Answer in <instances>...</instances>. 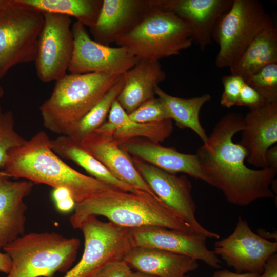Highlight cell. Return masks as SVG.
Instances as JSON below:
<instances>
[{
    "label": "cell",
    "mask_w": 277,
    "mask_h": 277,
    "mask_svg": "<svg viewBox=\"0 0 277 277\" xmlns=\"http://www.w3.org/2000/svg\"><path fill=\"white\" fill-rule=\"evenodd\" d=\"M84 238V251L80 261L63 277H91L107 264L123 260L132 248L129 229L92 215L79 228Z\"/></svg>",
    "instance_id": "9c48e42d"
},
{
    "label": "cell",
    "mask_w": 277,
    "mask_h": 277,
    "mask_svg": "<svg viewBox=\"0 0 277 277\" xmlns=\"http://www.w3.org/2000/svg\"><path fill=\"white\" fill-rule=\"evenodd\" d=\"M2 171L10 178L24 179L53 188H66L70 191L76 203L118 189L82 174L66 164L53 151L51 140L43 131L22 146L10 150Z\"/></svg>",
    "instance_id": "7a4b0ae2"
},
{
    "label": "cell",
    "mask_w": 277,
    "mask_h": 277,
    "mask_svg": "<svg viewBox=\"0 0 277 277\" xmlns=\"http://www.w3.org/2000/svg\"><path fill=\"white\" fill-rule=\"evenodd\" d=\"M266 103L257 91L245 82L241 88L236 106L247 107L250 110L260 107Z\"/></svg>",
    "instance_id": "d6a6232c"
},
{
    "label": "cell",
    "mask_w": 277,
    "mask_h": 277,
    "mask_svg": "<svg viewBox=\"0 0 277 277\" xmlns=\"http://www.w3.org/2000/svg\"><path fill=\"white\" fill-rule=\"evenodd\" d=\"M122 75L69 74L56 81L50 96L39 107L45 127L60 135H65L71 126L101 101Z\"/></svg>",
    "instance_id": "277c9868"
},
{
    "label": "cell",
    "mask_w": 277,
    "mask_h": 277,
    "mask_svg": "<svg viewBox=\"0 0 277 277\" xmlns=\"http://www.w3.org/2000/svg\"><path fill=\"white\" fill-rule=\"evenodd\" d=\"M266 161L269 167L277 169V145L268 149L265 154Z\"/></svg>",
    "instance_id": "74e56055"
},
{
    "label": "cell",
    "mask_w": 277,
    "mask_h": 277,
    "mask_svg": "<svg viewBox=\"0 0 277 277\" xmlns=\"http://www.w3.org/2000/svg\"><path fill=\"white\" fill-rule=\"evenodd\" d=\"M107 121L113 128V136L118 144L135 138L160 143L168 138L173 130L171 120L149 123L131 120L116 100L111 106Z\"/></svg>",
    "instance_id": "603a6c76"
},
{
    "label": "cell",
    "mask_w": 277,
    "mask_h": 277,
    "mask_svg": "<svg viewBox=\"0 0 277 277\" xmlns=\"http://www.w3.org/2000/svg\"><path fill=\"white\" fill-rule=\"evenodd\" d=\"M42 13L0 0V79L13 67L35 61Z\"/></svg>",
    "instance_id": "ba28073f"
},
{
    "label": "cell",
    "mask_w": 277,
    "mask_h": 277,
    "mask_svg": "<svg viewBox=\"0 0 277 277\" xmlns=\"http://www.w3.org/2000/svg\"><path fill=\"white\" fill-rule=\"evenodd\" d=\"M132 269L123 260L111 262L91 277H128Z\"/></svg>",
    "instance_id": "836d02e7"
},
{
    "label": "cell",
    "mask_w": 277,
    "mask_h": 277,
    "mask_svg": "<svg viewBox=\"0 0 277 277\" xmlns=\"http://www.w3.org/2000/svg\"><path fill=\"white\" fill-rule=\"evenodd\" d=\"M129 236L132 248L164 250L202 261L215 269L221 268L220 259L207 246V238L200 233L147 226L129 229Z\"/></svg>",
    "instance_id": "5bb4252c"
},
{
    "label": "cell",
    "mask_w": 277,
    "mask_h": 277,
    "mask_svg": "<svg viewBox=\"0 0 277 277\" xmlns=\"http://www.w3.org/2000/svg\"><path fill=\"white\" fill-rule=\"evenodd\" d=\"M161 0H103L95 25L94 41L109 46L135 28Z\"/></svg>",
    "instance_id": "2e32d148"
},
{
    "label": "cell",
    "mask_w": 277,
    "mask_h": 277,
    "mask_svg": "<svg viewBox=\"0 0 277 277\" xmlns=\"http://www.w3.org/2000/svg\"><path fill=\"white\" fill-rule=\"evenodd\" d=\"M131 269L155 277H184L197 269V260L164 250L133 247L123 259Z\"/></svg>",
    "instance_id": "44dd1931"
},
{
    "label": "cell",
    "mask_w": 277,
    "mask_h": 277,
    "mask_svg": "<svg viewBox=\"0 0 277 277\" xmlns=\"http://www.w3.org/2000/svg\"><path fill=\"white\" fill-rule=\"evenodd\" d=\"M51 144L53 151L56 154L74 162L92 177L123 191L136 192L140 190L117 179L104 164L70 137L61 135L51 140Z\"/></svg>",
    "instance_id": "d4e9b609"
},
{
    "label": "cell",
    "mask_w": 277,
    "mask_h": 277,
    "mask_svg": "<svg viewBox=\"0 0 277 277\" xmlns=\"http://www.w3.org/2000/svg\"><path fill=\"white\" fill-rule=\"evenodd\" d=\"M259 0H233L230 9L216 22L212 39L219 46L215 59L219 68H230L254 38L273 23Z\"/></svg>",
    "instance_id": "52a82bcc"
},
{
    "label": "cell",
    "mask_w": 277,
    "mask_h": 277,
    "mask_svg": "<svg viewBox=\"0 0 277 277\" xmlns=\"http://www.w3.org/2000/svg\"><path fill=\"white\" fill-rule=\"evenodd\" d=\"M233 0H168V7L190 27L193 43L202 50L212 43V33L219 18Z\"/></svg>",
    "instance_id": "ffe728a7"
},
{
    "label": "cell",
    "mask_w": 277,
    "mask_h": 277,
    "mask_svg": "<svg viewBox=\"0 0 277 277\" xmlns=\"http://www.w3.org/2000/svg\"><path fill=\"white\" fill-rule=\"evenodd\" d=\"M124 75V85L116 100L128 114L154 97L156 87L166 78L159 61L146 59L140 60Z\"/></svg>",
    "instance_id": "7402d4cb"
},
{
    "label": "cell",
    "mask_w": 277,
    "mask_h": 277,
    "mask_svg": "<svg viewBox=\"0 0 277 277\" xmlns=\"http://www.w3.org/2000/svg\"><path fill=\"white\" fill-rule=\"evenodd\" d=\"M244 126L242 114H226L195 153L208 184L220 189L229 203L239 206L274 197L271 185L277 173L276 169L270 167L255 170L245 165L246 150L240 142L233 141Z\"/></svg>",
    "instance_id": "6da1fadb"
},
{
    "label": "cell",
    "mask_w": 277,
    "mask_h": 277,
    "mask_svg": "<svg viewBox=\"0 0 277 277\" xmlns=\"http://www.w3.org/2000/svg\"><path fill=\"white\" fill-rule=\"evenodd\" d=\"M224 89L221 105L228 108L236 105L241 88L245 83L243 77L236 75H225L222 78Z\"/></svg>",
    "instance_id": "1f68e13d"
},
{
    "label": "cell",
    "mask_w": 277,
    "mask_h": 277,
    "mask_svg": "<svg viewBox=\"0 0 277 277\" xmlns=\"http://www.w3.org/2000/svg\"><path fill=\"white\" fill-rule=\"evenodd\" d=\"M74 211L69 221L74 229H79L85 219L94 215L104 216L114 224L127 229L159 226L195 232L188 224L173 214L157 196L141 190L108 191L76 203Z\"/></svg>",
    "instance_id": "3957f363"
},
{
    "label": "cell",
    "mask_w": 277,
    "mask_h": 277,
    "mask_svg": "<svg viewBox=\"0 0 277 277\" xmlns=\"http://www.w3.org/2000/svg\"><path fill=\"white\" fill-rule=\"evenodd\" d=\"M277 63V28L274 23L264 29L230 68L231 74L243 78Z\"/></svg>",
    "instance_id": "cb8c5ba5"
},
{
    "label": "cell",
    "mask_w": 277,
    "mask_h": 277,
    "mask_svg": "<svg viewBox=\"0 0 277 277\" xmlns=\"http://www.w3.org/2000/svg\"><path fill=\"white\" fill-rule=\"evenodd\" d=\"M26 141L15 130L13 112L4 111L0 105V169L5 167L8 152Z\"/></svg>",
    "instance_id": "f1b7e54d"
},
{
    "label": "cell",
    "mask_w": 277,
    "mask_h": 277,
    "mask_svg": "<svg viewBox=\"0 0 277 277\" xmlns=\"http://www.w3.org/2000/svg\"><path fill=\"white\" fill-rule=\"evenodd\" d=\"M244 123L239 142L247 151V162L260 169L269 167L265 154L277 142V102L250 109Z\"/></svg>",
    "instance_id": "e0dca14e"
},
{
    "label": "cell",
    "mask_w": 277,
    "mask_h": 277,
    "mask_svg": "<svg viewBox=\"0 0 277 277\" xmlns=\"http://www.w3.org/2000/svg\"><path fill=\"white\" fill-rule=\"evenodd\" d=\"M70 196L73 197L70 191L64 187L53 188L51 193V197L54 202Z\"/></svg>",
    "instance_id": "f35d334b"
},
{
    "label": "cell",
    "mask_w": 277,
    "mask_h": 277,
    "mask_svg": "<svg viewBox=\"0 0 277 277\" xmlns=\"http://www.w3.org/2000/svg\"><path fill=\"white\" fill-rule=\"evenodd\" d=\"M128 277H155L138 271H131Z\"/></svg>",
    "instance_id": "b9f144b4"
},
{
    "label": "cell",
    "mask_w": 277,
    "mask_h": 277,
    "mask_svg": "<svg viewBox=\"0 0 277 277\" xmlns=\"http://www.w3.org/2000/svg\"><path fill=\"white\" fill-rule=\"evenodd\" d=\"M128 115L131 120L141 123L171 120L163 103L155 97L146 101Z\"/></svg>",
    "instance_id": "4dcf8cb0"
},
{
    "label": "cell",
    "mask_w": 277,
    "mask_h": 277,
    "mask_svg": "<svg viewBox=\"0 0 277 277\" xmlns=\"http://www.w3.org/2000/svg\"><path fill=\"white\" fill-rule=\"evenodd\" d=\"M0 171V251L25 234L28 209L24 199L31 192L30 181H12Z\"/></svg>",
    "instance_id": "d6986e66"
},
{
    "label": "cell",
    "mask_w": 277,
    "mask_h": 277,
    "mask_svg": "<svg viewBox=\"0 0 277 277\" xmlns=\"http://www.w3.org/2000/svg\"><path fill=\"white\" fill-rule=\"evenodd\" d=\"M76 202L70 196L54 202L56 209L62 213H67L74 209Z\"/></svg>",
    "instance_id": "d590c367"
},
{
    "label": "cell",
    "mask_w": 277,
    "mask_h": 277,
    "mask_svg": "<svg viewBox=\"0 0 277 277\" xmlns=\"http://www.w3.org/2000/svg\"><path fill=\"white\" fill-rule=\"evenodd\" d=\"M128 154L140 159L166 172L184 173L209 184L200 168L195 154H185L147 139L135 138L119 144Z\"/></svg>",
    "instance_id": "ac0fdd59"
},
{
    "label": "cell",
    "mask_w": 277,
    "mask_h": 277,
    "mask_svg": "<svg viewBox=\"0 0 277 277\" xmlns=\"http://www.w3.org/2000/svg\"><path fill=\"white\" fill-rule=\"evenodd\" d=\"M168 2L161 0L135 28L118 39L116 45L139 60L152 61L177 55L190 48L193 44L191 30L168 8Z\"/></svg>",
    "instance_id": "8992f818"
},
{
    "label": "cell",
    "mask_w": 277,
    "mask_h": 277,
    "mask_svg": "<svg viewBox=\"0 0 277 277\" xmlns=\"http://www.w3.org/2000/svg\"><path fill=\"white\" fill-rule=\"evenodd\" d=\"M44 24L34 61L38 77L43 82L64 77L72 58L74 41L71 17L44 13Z\"/></svg>",
    "instance_id": "8fae6325"
},
{
    "label": "cell",
    "mask_w": 277,
    "mask_h": 277,
    "mask_svg": "<svg viewBox=\"0 0 277 277\" xmlns=\"http://www.w3.org/2000/svg\"><path fill=\"white\" fill-rule=\"evenodd\" d=\"M113 134V128L106 121L78 143L120 180L156 196L135 168L131 157L120 148Z\"/></svg>",
    "instance_id": "9a60e30c"
},
{
    "label": "cell",
    "mask_w": 277,
    "mask_h": 277,
    "mask_svg": "<svg viewBox=\"0 0 277 277\" xmlns=\"http://www.w3.org/2000/svg\"><path fill=\"white\" fill-rule=\"evenodd\" d=\"M12 262L10 256L6 253L0 251V272L8 274L12 267Z\"/></svg>",
    "instance_id": "ab89813d"
},
{
    "label": "cell",
    "mask_w": 277,
    "mask_h": 277,
    "mask_svg": "<svg viewBox=\"0 0 277 277\" xmlns=\"http://www.w3.org/2000/svg\"><path fill=\"white\" fill-rule=\"evenodd\" d=\"M258 234L265 239L268 240V238L274 239L276 241L277 234L276 232H274L270 234V232H267L264 229H259L257 231Z\"/></svg>",
    "instance_id": "60d3db41"
},
{
    "label": "cell",
    "mask_w": 277,
    "mask_h": 277,
    "mask_svg": "<svg viewBox=\"0 0 277 277\" xmlns=\"http://www.w3.org/2000/svg\"><path fill=\"white\" fill-rule=\"evenodd\" d=\"M80 246L78 238L55 232L24 234L3 248L12 262L6 277H54L57 272L66 273L72 267Z\"/></svg>",
    "instance_id": "5b68a950"
},
{
    "label": "cell",
    "mask_w": 277,
    "mask_h": 277,
    "mask_svg": "<svg viewBox=\"0 0 277 277\" xmlns=\"http://www.w3.org/2000/svg\"><path fill=\"white\" fill-rule=\"evenodd\" d=\"M4 94V91L3 87L0 85V98H2Z\"/></svg>",
    "instance_id": "7bdbcfd3"
},
{
    "label": "cell",
    "mask_w": 277,
    "mask_h": 277,
    "mask_svg": "<svg viewBox=\"0 0 277 277\" xmlns=\"http://www.w3.org/2000/svg\"><path fill=\"white\" fill-rule=\"evenodd\" d=\"M131 160L154 194L173 214L194 232L207 238H220L217 233L208 230L197 221L196 205L191 195L192 184L186 175L178 176L135 157Z\"/></svg>",
    "instance_id": "30bf717a"
},
{
    "label": "cell",
    "mask_w": 277,
    "mask_h": 277,
    "mask_svg": "<svg viewBox=\"0 0 277 277\" xmlns=\"http://www.w3.org/2000/svg\"><path fill=\"white\" fill-rule=\"evenodd\" d=\"M72 31L74 47L68 70L70 74L122 75L140 60L125 47H111L92 39L85 26L78 21L72 24Z\"/></svg>",
    "instance_id": "7c38bea8"
},
{
    "label": "cell",
    "mask_w": 277,
    "mask_h": 277,
    "mask_svg": "<svg viewBox=\"0 0 277 277\" xmlns=\"http://www.w3.org/2000/svg\"><path fill=\"white\" fill-rule=\"evenodd\" d=\"M21 7L41 13L74 17L85 27H93L100 14L103 0H12Z\"/></svg>",
    "instance_id": "484cf974"
},
{
    "label": "cell",
    "mask_w": 277,
    "mask_h": 277,
    "mask_svg": "<svg viewBox=\"0 0 277 277\" xmlns=\"http://www.w3.org/2000/svg\"><path fill=\"white\" fill-rule=\"evenodd\" d=\"M260 274L251 272L237 273L230 271L228 269L216 271L212 277H260Z\"/></svg>",
    "instance_id": "8d00e7d4"
},
{
    "label": "cell",
    "mask_w": 277,
    "mask_h": 277,
    "mask_svg": "<svg viewBox=\"0 0 277 277\" xmlns=\"http://www.w3.org/2000/svg\"><path fill=\"white\" fill-rule=\"evenodd\" d=\"M184 277H190V276H186V275H185V276H184Z\"/></svg>",
    "instance_id": "ee69618b"
},
{
    "label": "cell",
    "mask_w": 277,
    "mask_h": 277,
    "mask_svg": "<svg viewBox=\"0 0 277 277\" xmlns=\"http://www.w3.org/2000/svg\"><path fill=\"white\" fill-rule=\"evenodd\" d=\"M237 273L261 274L266 261L277 252V242H272L255 233L241 216L233 232L216 241L212 250Z\"/></svg>",
    "instance_id": "4fadbf2b"
},
{
    "label": "cell",
    "mask_w": 277,
    "mask_h": 277,
    "mask_svg": "<svg viewBox=\"0 0 277 277\" xmlns=\"http://www.w3.org/2000/svg\"><path fill=\"white\" fill-rule=\"evenodd\" d=\"M260 277H277V254L271 255L265 262Z\"/></svg>",
    "instance_id": "e575fe53"
},
{
    "label": "cell",
    "mask_w": 277,
    "mask_h": 277,
    "mask_svg": "<svg viewBox=\"0 0 277 277\" xmlns=\"http://www.w3.org/2000/svg\"><path fill=\"white\" fill-rule=\"evenodd\" d=\"M154 92L166 107L171 120H174L180 128L192 130L203 143L206 142L208 135L200 123L199 114L204 104L211 100L210 94L190 98H179L167 94L159 86Z\"/></svg>",
    "instance_id": "4316f807"
},
{
    "label": "cell",
    "mask_w": 277,
    "mask_h": 277,
    "mask_svg": "<svg viewBox=\"0 0 277 277\" xmlns=\"http://www.w3.org/2000/svg\"><path fill=\"white\" fill-rule=\"evenodd\" d=\"M125 83L123 74L101 101L78 122L71 126L65 135L80 142L98 128L108 117L113 102L120 93Z\"/></svg>",
    "instance_id": "83f0119b"
},
{
    "label": "cell",
    "mask_w": 277,
    "mask_h": 277,
    "mask_svg": "<svg viewBox=\"0 0 277 277\" xmlns=\"http://www.w3.org/2000/svg\"><path fill=\"white\" fill-rule=\"evenodd\" d=\"M244 79L267 102H277V63L269 64Z\"/></svg>",
    "instance_id": "f546056e"
}]
</instances>
